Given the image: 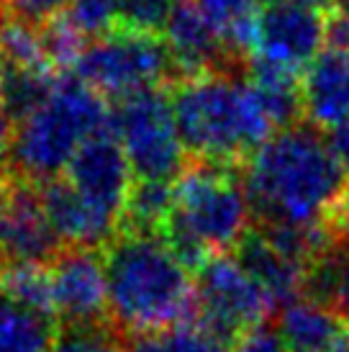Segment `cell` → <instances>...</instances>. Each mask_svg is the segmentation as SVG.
<instances>
[{
	"label": "cell",
	"instance_id": "cell-1",
	"mask_svg": "<svg viewBox=\"0 0 349 352\" xmlns=\"http://www.w3.org/2000/svg\"><path fill=\"white\" fill-rule=\"evenodd\" d=\"M242 177L257 229H326L349 198V175L308 121L275 131Z\"/></svg>",
	"mask_w": 349,
	"mask_h": 352
},
{
	"label": "cell",
	"instance_id": "cell-2",
	"mask_svg": "<svg viewBox=\"0 0 349 352\" xmlns=\"http://www.w3.org/2000/svg\"><path fill=\"white\" fill-rule=\"evenodd\" d=\"M108 322L121 337L195 316V275L159 232H118L103 250Z\"/></svg>",
	"mask_w": 349,
	"mask_h": 352
},
{
	"label": "cell",
	"instance_id": "cell-3",
	"mask_svg": "<svg viewBox=\"0 0 349 352\" xmlns=\"http://www.w3.org/2000/svg\"><path fill=\"white\" fill-rule=\"evenodd\" d=\"M177 137L195 162L244 167L275 134L244 72H205L167 85Z\"/></svg>",
	"mask_w": 349,
	"mask_h": 352
},
{
	"label": "cell",
	"instance_id": "cell-4",
	"mask_svg": "<svg viewBox=\"0 0 349 352\" xmlns=\"http://www.w3.org/2000/svg\"><path fill=\"white\" fill-rule=\"evenodd\" d=\"M242 167L190 160L174 180L172 211L159 234L190 273L211 257L232 254L252 229Z\"/></svg>",
	"mask_w": 349,
	"mask_h": 352
},
{
	"label": "cell",
	"instance_id": "cell-5",
	"mask_svg": "<svg viewBox=\"0 0 349 352\" xmlns=\"http://www.w3.org/2000/svg\"><path fill=\"white\" fill-rule=\"evenodd\" d=\"M111 129V106L72 72H62L36 111L13 126L8 152L10 175L39 188L62 177L87 139Z\"/></svg>",
	"mask_w": 349,
	"mask_h": 352
},
{
	"label": "cell",
	"instance_id": "cell-6",
	"mask_svg": "<svg viewBox=\"0 0 349 352\" xmlns=\"http://www.w3.org/2000/svg\"><path fill=\"white\" fill-rule=\"evenodd\" d=\"M69 72L103 98H126L131 93L172 85L177 67L162 36L116 29L82 44Z\"/></svg>",
	"mask_w": 349,
	"mask_h": 352
},
{
	"label": "cell",
	"instance_id": "cell-7",
	"mask_svg": "<svg viewBox=\"0 0 349 352\" xmlns=\"http://www.w3.org/2000/svg\"><path fill=\"white\" fill-rule=\"evenodd\" d=\"M111 131L128 160L134 180L174 183L188 167L167 88H149L113 100Z\"/></svg>",
	"mask_w": 349,
	"mask_h": 352
},
{
	"label": "cell",
	"instance_id": "cell-8",
	"mask_svg": "<svg viewBox=\"0 0 349 352\" xmlns=\"http://www.w3.org/2000/svg\"><path fill=\"white\" fill-rule=\"evenodd\" d=\"M275 303L234 254H218L195 273V316L236 344L244 334L270 322Z\"/></svg>",
	"mask_w": 349,
	"mask_h": 352
},
{
	"label": "cell",
	"instance_id": "cell-9",
	"mask_svg": "<svg viewBox=\"0 0 349 352\" xmlns=\"http://www.w3.org/2000/svg\"><path fill=\"white\" fill-rule=\"evenodd\" d=\"M326 16L329 13L303 8L291 0L262 6L254 23L252 57L303 75L326 50Z\"/></svg>",
	"mask_w": 349,
	"mask_h": 352
},
{
	"label": "cell",
	"instance_id": "cell-10",
	"mask_svg": "<svg viewBox=\"0 0 349 352\" xmlns=\"http://www.w3.org/2000/svg\"><path fill=\"white\" fill-rule=\"evenodd\" d=\"M62 177L95 211H100L121 226L134 175H131L126 155L111 129L87 139L78 155L72 157V162L67 165Z\"/></svg>",
	"mask_w": 349,
	"mask_h": 352
},
{
	"label": "cell",
	"instance_id": "cell-11",
	"mask_svg": "<svg viewBox=\"0 0 349 352\" xmlns=\"http://www.w3.org/2000/svg\"><path fill=\"white\" fill-rule=\"evenodd\" d=\"M52 311L59 327L108 322L106 270L100 250H62L49 263Z\"/></svg>",
	"mask_w": 349,
	"mask_h": 352
},
{
	"label": "cell",
	"instance_id": "cell-12",
	"mask_svg": "<svg viewBox=\"0 0 349 352\" xmlns=\"http://www.w3.org/2000/svg\"><path fill=\"white\" fill-rule=\"evenodd\" d=\"M62 250L44 216L39 190L16 180L8 204L0 211V265H49Z\"/></svg>",
	"mask_w": 349,
	"mask_h": 352
},
{
	"label": "cell",
	"instance_id": "cell-13",
	"mask_svg": "<svg viewBox=\"0 0 349 352\" xmlns=\"http://www.w3.org/2000/svg\"><path fill=\"white\" fill-rule=\"evenodd\" d=\"M36 190L49 226L65 250H103L121 229L95 211L65 177H54Z\"/></svg>",
	"mask_w": 349,
	"mask_h": 352
},
{
	"label": "cell",
	"instance_id": "cell-14",
	"mask_svg": "<svg viewBox=\"0 0 349 352\" xmlns=\"http://www.w3.org/2000/svg\"><path fill=\"white\" fill-rule=\"evenodd\" d=\"M303 116L316 129L349 118V52L326 47L301 75Z\"/></svg>",
	"mask_w": 349,
	"mask_h": 352
},
{
	"label": "cell",
	"instance_id": "cell-15",
	"mask_svg": "<svg viewBox=\"0 0 349 352\" xmlns=\"http://www.w3.org/2000/svg\"><path fill=\"white\" fill-rule=\"evenodd\" d=\"M272 324L285 352H324L349 327L339 314L308 296H298L275 309Z\"/></svg>",
	"mask_w": 349,
	"mask_h": 352
},
{
	"label": "cell",
	"instance_id": "cell-16",
	"mask_svg": "<svg viewBox=\"0 0 349 352\" xmlns=\"http://www.w3.org/2000/svg\"><path fill=\"white\" fill-rule=\"evenodd\" d=\"M232 254L236 257V263L264 288V294L272 298L275 309L303 296L306 267L282 257L254 226L247 232V236L236 245Z\"/></svg>",
	"mask_w": 349,
	"mask_h": 352
},
{
	"label": "cell",
	"instance_id": "cell-17",
	"mask_svg": "<svg viewBox=\"0 0 349 352\" xmlns=\"http://www.w3.org/2000/svg\"><path fill=\"white\" fill-rule=\"evenodd\" d=\"M324 247L306 270L303 296L329 306L349 324V232L329 234Z\"/></svg>",
	"mask_w": 349,
	"mask_h": 352
},
{
	"label": "cell",
	"instance_id": "cell-18",
	"mask_svg": "<svg viewBox=\"0 0 349 352\" xmlns=\"http://www.w3.org/2000/svg\"><path fill=\"white\" fill-rule=\"evenodd\" d=\"M59 329L52 314L31 309L0 291V352H49Z\"/></svg>",
	"mask_w": 349,
	"mask_h": 352
},
{
	"label": "cell",
	"instance_id": "cell-19",
	"mask_svg": "<svg viewBox=\"0 0 349 352\" xmlns=\"http://www.w3.org/2000/svg\"><path fill=\"white\" fill-rule=\"evenodd\" d=\"M124 352H234V344L193 316L157 332L126 334Z\"/></svg>",
	"mask_w": 349,
	"mask_h": 352
},
{
	"label": "cell",
	"instance_id": "cell-20",
	"mask_svg": "<svg viewBox=\"0 0 349 352\" xmlns=\"http://www.w3.org/2000/svg\"><path fill=\"white\" fill-rule=\"evenodd\" d=\"M193 3L236 57H252L254 23L260 13L257 0H193Z\"/></svg>",
	"mask_w": 349,
	"mask_h": 352
},
{
	"label": "cell",
	"instance_id": "cell-21",
	"mask_svg": "<svg viewBox=\"0 0 349 352\" xmlns=\"http://www.w3.org/2000/svg\"><path fill=\"white\" fill-rule=\"evenodd\" d=\"M82 44L95 41L118 29V3L116 0H69L67 10L59 16Z\"/></svg>",
	"mask_w": 349,
	"mask_h": 352
},
{
	"label": "cell",
	"instance_id": "cell-22",
	"mask_svg": "<svg viewBox=\"0 0 349 352\" xmlns=\"http://www.w3.org/2000/svg\"><path fill=\"white\" fill-rule=\"evenodd\" d=\"M49 352H124V337L111 322L62 327Z\"/></svg>",
	"mask_w": 349,
	"mask_h": 352
},
{
	"label": "cell",
	"instance_id": "cell-23",
	"mask_svg": "<svg viewBox=\"0 0 349 352\" xmlns=\"http://www.w3.org/2000/svg\"><path fill=\"white\" fill-rule=\"evenodd\" d=\"M118 29L165 36L167 21L180 0H116Z\"/></svg>",
	"mask_w": 349,
	"mask_h": 352
},
{
	"label": "cell",
	"instance_id": "cell-24",
	"mask_svg": "<svg viewBox=\"0 0 349 352\" xmlns=\"http://www.w3.org/2000/svg\"><path fill=\"white\" fill-rule=\"evenodd\" d=\"M10 21L31 29H44L67 10L69 0H3Z\"/></svg>",
	"mask_w": 349,
	"mask_h": 352
},
{
	"label": "cell",
	"instance_id": "cell-25",
	"mask_svg": "<svg viewBox=\"0 0 349 352\" xmlns=\"http://www.w3.org/2000/svg\"><path fill=\"white\" fill-rule=\"evenodd\" d=\"M234 352H285V344L270 319L244 334L242 340L234 344Z\"/></svg>",
	"mask_w": 349,
	"mask_h": 352
},
{
	"label": "cell",
	"instance_id": "cell-26",
	"mask_svg": "<svg viewBox=\"0 0 349 352\" xmlns=\"http://www.w3.org/2000/svg\"><path fill=\"white\" fill-rule=\"evenodd\" d=\"M324 139H326V147L331 149L334 160L341 165V170L349 175V118L341 121L337 126H331L324 131Z\"/></svg>",
	"mask_w": 349,
	"mask_h": 352
},
{
	"label": "cell",
	"instance_id": "cell-27",
	"mask_svg": "<svg viewBox=\"0 0 349 352\" xmlns=\"http://www.w3.org/2000/svg\"><path fill=\"white\" fill-rule=\"evenodd\" d=\"M10 142H13V121H10L5 103H3V90H0V165L8 162Z\"/></svg>",
	"mask_w": 349,
	"mask_h": 352
},
{
	"label": "cell",
	"instance_id": "cell-28",
	"mask_svg": "<svg viewBox=\"0 0 349 352\" xmlns=\"http://www.w3.org/2000/svg\"><path fill=\"white\" fill-rule=\"evenodd\" d=\"M13 186H16V177L10 175L8 170H0V211H3V206L8 204Z\"/></svg>",
	"mask_w": 349,
	"mask_h": 352
},
{
	"label": "cell",
	"instance_id": "cell-29",
	"mask_svg": "<svg viewBox=\"0 0 349 352\" xmlns=\"http://www.w3.org/2000/svg\"><path fill=\"white\" fill-rule=\"evenodd\" d=\"M291 3L311 10H319V13H331L334 10V0H291Z\"/></svg>",
	"mask_w": 349,
	"mask_h": 352
},
{
	"label": "cell",
	"instance_id": "cell-30",
	"mask_svg": "<svg viewBox=\"0 0 349 352\" xmlns=\"http://www.w3.org/2000/svg\"><path fill=\"white\" fill-rule=\"evenodd\" d=\"M324 352H349V327H347V329H344V332H341L339 337H337V340H334V342H331Z\"/></svg>",
	"mask_w": 349,
	"mask_h": 352
},
{
	"label": "cell",
	"instance_id": "cell-31",
	"mask_svg": "<svg viewBox=\"0 0 349 352\" xmlns=\"http://www.w3.org/2000/svg\"><path fill=\"white\" fill-rule=\"evenodd\" d=\"M334 10H341V13H349V0H334Z\"/></svg>",
	"mask_w": 349,
	"mask_h": 352
},
{
	"label": "cell",
	"instance_id": "cell-32",
	"mask_svg": "<svg viewBox=\"0 0 349 352\" xmlns=\"http://www.w3.org/2000/svg\"><path fill=\"white\" fill-rule=\"evenodd\" d=\"M257 3H260V8H262V6H267V3H275V0H257Z\"/></svg>",
	"mask_w": 349,
	"mask_h": 352
}]
</instances>
